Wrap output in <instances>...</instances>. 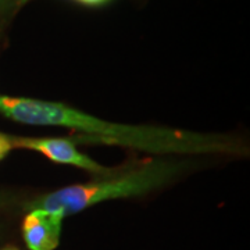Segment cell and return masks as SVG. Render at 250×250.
Segmentation results:
<instances>
[{
  "mask_svg": "<svg viewBox=\"0 0 250 250\" xmlns=\"http://www.w3.org/2000/svg\"><path fill=\"white\" fill-rule=\"evenodd\" d=\"M0 114L28 125H54L86 132L96 141L131 146L154 153H193L223 150L221 142L208 136L182 134L163 128L113 124L83 114L62 103L38 99L0 96Z\"/></svg>",
  "mask_w": 250,
  "mask_h": 250,
  "instance_id": "1",
  "label": "cell"
},
{
  "mask_svg": "<svg viewBox=\"0 0 250 250\" xmlns=\"http://www.w3.org/2000/svg\"><path fill=\"white\" fill-rule=\"evenodd\" d=\"M184 167L185 164L179 161H150L141 168L124 172L117 178L59 189L32 200L27 208H41L47 213L67 217L110 199L145 195L170 182Z\"/></svg>",
  "mask_w": 250,
  "mask_h": 250,
  "instance_id": "2",
  "label": "cell"
},
{
  "mask_svg": "<svg viewBox=\"0 0 250 250\" xmlns=\"http://www.w3.org/2000/svg\"><path fill=\"white\" fill-rule=\"evenodd\" d=\"M13 147H22L31 149L45 154L47 159L60 164H70L80 167L82 170L90 172H104V167L99 166L96 161H93L86 154L81 153L75 143L70 139L64 138H21V136H9Z\"/></svg>",
  "mask_w": 250,
  "mask_h": 250,
  "instance_id": "3",
  "label": "cell"
},
{
  "mask_svg": "<svg viewBox=\"0 0 250 250\" xmlns=\"http://www.w3.org/2000/svg\"><path fill=\"white\" fill-rule=\"evenodd\" d=\"M64 217L41 208L29 210L22 223V236L29 250H54L60 243Z\"/></svg>",
  "mask_w": 250,
  "mask_h": 250,
  "instance_id": "4",
  "label": "cell"
},
{
  "mask_svg": "<svg viewBox=\"0 0 250 250\" xmlns=\"http://www.w3.org/2000/svg\"><path fill=\"white\" fill-rule=\"evenodd\" d=\"M11 149H13V146L10 142L9 135L0 134V160H3Z\"/></svg>",
  "mask_w": 250,
  "mask_h": 250,
  "instance_id": "5",
  "label": "cell"
},
{
  "mask_svg": "<svg viewBox=\"0 0 250 250\" xmlns=\"http://www.w3.org/2000/svg\"><path fill=\"white\" fill-rule=\"evenodd\" d=\"M80 3H83V4H88V6H99V4H103L108 0H77Z\"/></svg>",
  "mask_w": 250,
  "mask_h": 250,
  "instance_id": "6",
  "label": "cell"
},
{
  "mask_svg": "<svg viewBox=\"0 0 250 250\" xmlns=\"http://www.w3.org/2000/svg\"><path fill=\"white\" fill-rule=\"evenodd\" d=\"M10 202H11V197H10L7 193H1V192H0V207L9 205Z\"/></svg>",
  "mask_w": 250,
  "mask_h": 250,
  "instance_id": "7",
  "label": "cell"
},
{
  "mask_svg": "<svg viewBox=\"0 0 250 250\" xmlns=\"http://www.w3.org/2000/svg\"><path fill=\"white\" fill-rule=\"evenodd\" d=\"M3 250H18L17 248H14V246H9V248H4Z\"/></svg>",
  "mask_w": 250,
  "mask_h": 250,
  "instance_id": "8",
  "label": "cell"
},
{
  "mask_svg": "<svg viewBox=\"0 0 250 250\" xmlns=\"http://www.w3.org/2000/svg\"><path fill=\"white\" fill-rule=\"evenodd\" d=\"M21 1H27V0H21Z\"/></svg>",
  "mask_w": 250,
  "mask_h": 250,
  "instance_id": "9",
  "label": "cell"
}]
</instances>
